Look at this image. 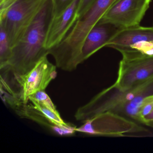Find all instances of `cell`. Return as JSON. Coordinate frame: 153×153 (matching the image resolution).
Instances as JSON below:
<instances>
[{"mask_svg":"<svg viewBox=\"0 0 153 153\" xmlns=\"http://www.w3.org/2000/svg\"><path fill=\"white\" fill-rule=\"evenodd\" d=\"M153 96V78L141 85L128 90H121L114 84L79 108L75 118L84 123L97 114L110 111L140 123V108L147 98Z\"/></svg>","mask_w":153,"mask_h":153,"instance_id":"6da1fadb","label":"cell"},{"mask_svg":"<svg viewBox=\"0 0 153 153\" xmlns=\"http://www.w3.org/2000/svg\"><path fill=\"white\" fill-rule=\"evenodd\" d=\"M53 17V0H47L22 38L12 48L11 57L5 65L17 77L27 74L41 59L49 55L45 42Z\"/></svg>","mask_w":153,"mask_h":153,"instance_id":"7a4b0ae2","label":"cell"},{"mask_svg":"<svg viewBox=\"0 0 153 153\" xmlns=\"http://www.w3.org/2000/svg\"><path fill=\"white\" fill-rule=\"evenodd\" d=\"M120 52L123 58L153 55V27L140 26L122 29L106 45Z\"/></svg>","mask_w":153,"mask_h":153,"instance_id":"3957f363","label":"cell"},{"mask_svg":"<svg viewBox=\"0 0 153 153\" xmlns=\"http://www.w3.org/2000/svg\"><path fill=\"white\" fill-rule=\"evenodd\" d=\"M47 0H17L0 19L12 48L18 42Z\"/></svg>","mask_w":153,"mask_h":153,"instance_id":"277c9868","label":"cell"},{"mask_svg":"<svg viewBox=\"0 0 153 153\" xmlns=\"http://www.w3.org/2000/svg\"><path fill=\"white\" fill-rule=\"evenodd\" d=\"M146 131L134 121L110 111L97 114L76 128V131L88 135L113 137H121L127 133Z\"/></svg>","mask_w":153,"mask_h":153,"instance_id":"5b68a950","label":"cell"},{"mask_svg":"<svg viewBox=\"0 0 153 153\" xmlns=\"http://www.w3.org/2000/svg\"><path fill=\"white\" fill-rule=\"evenodd\" d=\"M150 2L151 0H117L98 22L112 24L120 30L139 26Z\"/></svg>","mask_w":153,"mask_h":153,"instance_id":"8992f818","label":"cell"},{"mask_svg":"<svg viewBox=\"0 0 153 153\" xmlns=\"http://www.w3.org/2000/svg\"><path fill=\"white\" fill-rule=\"evenodd\" d=\"M153 78V55L123 58L114 85L123 90L141 85Z\"/></svg>","mask_w":153,"mask_h":153,"instance_id":"52a82bcc","label":"cell"},{"mask_svg":"<svg viewBox=\"0 0 153 153\" xmlns=\"http://www.w3.org/2000/svg\"><path fill=\"white\" fill-rule=\"evenodd\" d=\"M57 75L56 66L48 60L46 55L27 74L18 77L22 88L23 103H27L29 97L34 93L45 90Z\"/></svg>","mask_w":153,"mask_h":153,"instance_id":"ba28073f","label":"cell"},{"mask_svg":"<svg viewBox=\"0 0 153 153\" xmlns=\"http://www.w3.org/2000/svg\"><path fill=\"white\" fill-rule=\"evenodd\" d=\"M80 0L75 1L57 17H53L47 34L45 47L50 49L59 45L78 19V10Z\"/></svg>","mask_w":153,"mask_h":153,"instance_id":"9c48e42d","label":"cell"},{"mask_svg":"<svg viewBox=\"0 0 153 153\" xmlns=\"http://www.w3.org/2000/svg\"><path fill=\"white\" fill-rule=\"evenodd\" d=\"M120 30L112 24L98 22L90 30L83 42L81 53L82 62L105 47L109 41Z\"/></svg>","mask_w":153,"mask_h":153,"instance_id":"30bf717a","label":"cell"},{"mask_svg":"<svg viewBox=\"0 0 153 153\" xmlns=\"http://www.w3.org/2000/svg\"><path fill=\"white\" fill-rule=\"evenodd\" d=\"M18 114L22 117L31 119L49 128L54 133L60 136L71 135L76 132V127L71 124L68 126L56 125L47 119L41 112L36 110L33 105L23 104L16 110Z\"/></svg>","mask_w":153,"mask_h":153,"instance_id":"8fae6325","label":"cell"},{"mask_svg":"<svg viewBox=\"0 0 153 153\" xmlns=\"http://www.w3.org/2000/svg\"><path fill=\"white\" fill-rule=\"evenodd\" d=\"M12 47L4 27L0 24V67L6 65L9 60Z\"/></svg>","mask_w":153,"mask_h":153,"instance_id":"7c38bea8","label":"cell"},{"mask_svg":"<svg viewBox=\"0 0 153 153\" xmlns=\"http://www.w3.org/2000/svg\"><path fill=\"white\" fill-rule=\"evenodd\" d=\"M31 102L36 110L41 112L47 119L56 125L59 126H68L70 125L63 121L58 111H53L37 102Z\"/></svg>","mask_w":153,"mask_h":153,"instance_id":"4fadbf2b","label":"cell"},{"mask_svg":"<svg viewBox=\"0 0 153 153\" xmlns=\"http://www.w3.org/2000/svg\"><path fill=\"white\" fill-rule=\"evenodd\" d=\"M29 100L42 104L53 111H57L54 104L45 90L39 91L33 94L29 97Z\"/></svg>","mask_w":153,"mask_h":153,"instance_id":"5bb4252c","label":"cell"},{"mask_svg":"<svg viewBox=\"0 0 153 153\" xmlns=\"http://www.w3.org/2000/svg\"><path fill=\"white\" fill-rule=\"evenodd\" d=\"M75 1V0H53L54 18L61 15Z\"/></svg>","mask_w":153,"mask_h":153,"instance_id":"9a60e30c","label":"cell"},{"mask_svg":"<svg viewBox=\"0 0 153 153\" xmlns=\"http://www.w3.org/2000/svg\"><path fill=\"white\" fill-rule=\"evenodd\" d=\"M153 110V96L147 98L141 105L139 111L138 115L140 123L142 119L146 115L150 113Z\"/></svg>","mask_w":153,"mask_h":153,"instance_id":"2e32d148","label":"cell"},{"mask_svg":"<svg viewBox=\"0 0 153 153\" xmlns=\"http://www.w3.org/2000/svg\"><path fill=\"white\" fill-rule=\"evenodd\" d=\"M17 0H0V19L4 17L9 10Z\"/></svg>","mask_w":153,"mask_h":153,"instance_id":"e0dca14e","label":"cell"},{"mask_svg":"<svg viewBox=\"0 0 153 153\" xmlns=\"http://www.w3.org/2000/svg\"><path fill=\"white\" fill-rule=\"evenodd\" d=\"M96 1V0H80L78 10V19L86 12Z\"/></svg>","mask_w":153,"mask_h":153,"instance_id":"ac0fdd59","label":"cell"},{"mask_svg":"<svg viewBox=\"0 0 153 153\" xmlns=\"http://www.w3.org/2000/svg\"><path fill=\"white\" fill-rule=\"evenodd\" d=\"M142 123L153 128V110L142 119Z\"/></svg>","mask_w":153,"mask_h":153,"instance_id":"d6986e66","label":"cell"}]
</instances>
